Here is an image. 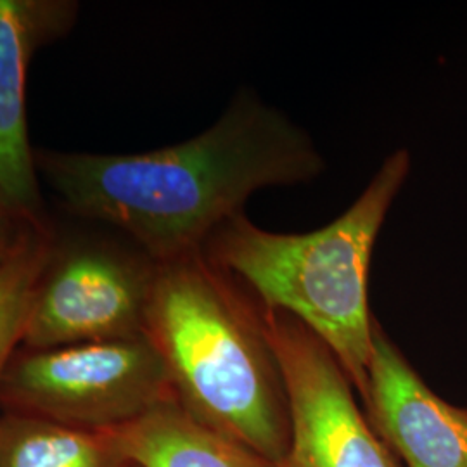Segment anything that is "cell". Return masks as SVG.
I'll list each match as a JSON object with an SVG mask.
<instances>
[{
    "label": "cell",
    "instance_id": "2",
    "mask_svg": "<svg viewBox=\"0 0 467 467\" xmlns=\"http://www.w3.org/2000/svg\"><path fill=\"white\" fill-rule=\"evenodd\" d=\"M146 336L175 399L275 466L289 445L283 374L264 308L202 251L156 265Z\"/></svg>",
    "mask_w": 467,
    "mask_h": 467
},
{
    "label": "cell",
    "instance_id": "9",
    "mask_svg": "<svg viewBox=\"0 0 467 467\" xmlns=\"http://www.w3.org/2000/svg\"><path fill=\"white\" fill-rule=\"evenodd\" d=\"M109 433L134 467H279L194 418L175 397Z\"/></svg>",
    "mask_w": 467,
    "mask_h": 467
},
{
    "label": "cell",
    "instance_id": "13",
    "mask_svg": "<svg viewBox=\"0 0 467 467\" xmlns=\"http://www.w3.org/2000/svg\"><path fill=\"white\" fill-rule=\"evenodd\" d=\"M0 213H7V212H5V210L0 206Z\"/></svg>",
    "mask_w": 467,
    "mask_h": 467
},
{
    "label": "cell",
    "instance_id": "3",
    "mask_svg": "<svg viewBox=\"0 0 467 467\" xmlns=\"http://www.w3.org/2000/svg\"><path fill=\"white\" fill-rule=\"evenodd\" d=\"M410 163L409 150H393L350 208L314 233H268L243 212L222 223L201 250L264 308L287 314L316 334L362 399L376 324L368 310V270Z\"/></svg>",
    "mask_w": 467,
    "mask_h": 467
},
{
    "label": "cell",
    "instance_id": "5",
    "mask_svg": "<svg viewBox=\"0 0 467 467\" xmlns=\"http://www.w3.org/2000/svg\"><path fill=\"white\" fill-rule=\"evenodd\" d=\"M264 320L289 414V445L279 467H399L360 414L333 351L287 314L264 308Z\"/></svg>",
    "mask_w": 467,
    "mask_h": 467
},
{
    "label": "cell",
    "instance_id": "8",
    "mask_svg": "<svg viewBox=\"0 0 467 467\" xmlns=\"http://www.w3.org/2000/svg\"><path fill=\"white\" fill-rule=\"evenodd\" d=\"M67 21V4L0 0V206L32 223H40V196L26 125L28 67Z\"/></svg>",
    "mask_w": 467,
    "mask_h": 467
},
{
    "label": "cell",
    "instance_id": "7",
    "mask_svg": "<svg viewBox=\"0 0 467 467\" xmlns=\"http://www.w3.org/2000/svg\"><path fill=\"white\" fill-rule=\"evenodd\" d=\"M368 416L407 467H467V409L440 399L397 345L374 324Z\"/></svg>",
    "mask_w": 467,
    "mask_h": 467
},
{
    "label": "cell",
    "instance_id": "10",
    "mask_svg": "<svg viewBox=\"0 0 467 467\" xmlns=\"http://www.w3.org/2000/svg\"><path fill=\"white\" fill-rule=\"evenodd\" d=\"M0 467H134L109 431L16 412L0 416Z\"/></svg>",
    "mask_w": 467,
    "mask_h": 467
},
{
    "label": "cell",
    "instance_id": "6",
    "mask_svg": "<svg viewBox=\"0 0 467 467\" xmlns=\"http://www.w3.org/2000/svg\"><path fill=\"white\" fill-rule=\"evenodd\" d=\"M156 262L109 248L54 258L35 289L21 345L26 350L125 339L146 334Z\"/></svg>",
    "mask_w": 467,
    "mask_h": 467
},
{
    "label": "cell",
    "instance_id": "12",
    "mask_svg": "<svg viewBox=\"0 0 467 467\" xmlns=\"http://www.w3.org/2000/svg\"><path fill=\"white\" fill-rule=\"evenodd\" d=\"M32 222L0 213V265L15 253Z\"/></svg>",
    "mask_w": 467,
    "mask_h": 467
},
{
    "label": "cell",
    "instance_id": "4",
    "mask_svg": "<svg viewBox=\"0 0 467 467\" xmlns=\"http://www.w3.org/2000/svg\"><path fill=\"white\" fill-rule=\"evenodd\" d=\"M173 395L146 334L16 351L0 374V407L90 431H113Z\"/></svg>",
    "mask_w": 467,
    "mask_h": 467
},
{
    "label": "cell",
    "instance_id": "11",
    "mask_svg": "<svg viewBox=\"0 0 467 467\" xmlns=\"http://www.w3.org/2000/svg\"><path fill=\"white\" fill-rule=\"evenodd\" d=\"M52 260V243L32 223L15 253L0 265V374L21 345L35 289Z\"/></svg>",
    "mask_w": 467,
    "mask_h": 467
},
{
    "label": "cell",
    "instance_id": "1",
    "mask_svg": "<svg viewBox=\"0 0 467 467\" xmlns=\"http://www.w3.org/2000/svg\"><path fill=\"white\" fill-rule=\"evenodd\" d=\"M324 170L312 137L251 90L175 146L44 158L50 184L73 212L115 225L156 264L202 250L254 192L312 182Z\"/></svg>",
    "mask_w": 467,
    "mask_h": 467
}]
</instances>
